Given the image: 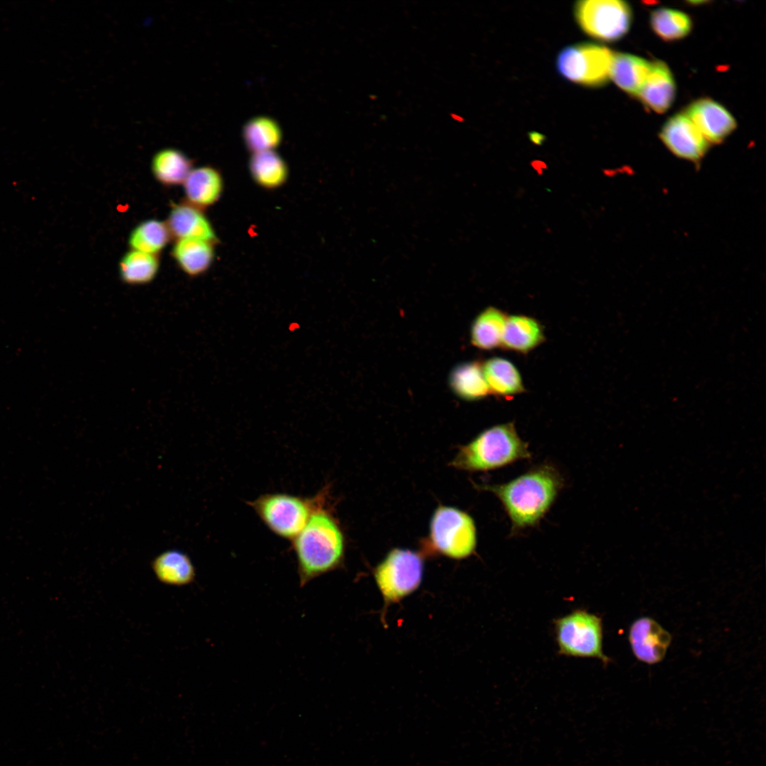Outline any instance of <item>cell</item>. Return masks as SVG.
Segmentation results:
<instances>
[{"instance_id":"cell-13","label":"cell","mask_w":766,"mask_h":766,"mask_svg":"<svg viewBox=\"0 0 766 766\" xmlns=\"http://www.w3.org/2000/svg\"><path fill=\"white\" fill-rule=\"evenodd\" d=\"M167 225L177 240L195 238L216 243V232L202 209L189 202L172 205Z\"/></svg>"},{"instance_id":"cell-28","label":"cell","mask_w":766,"mask_h":766,"mask_svg":"<svg viewBox=\"0 0 766 766\" xmlns=\"http://www.w3.org/2000/svg\"><path fill=\"white\" fill-rule=\"evenodd\" d=\"M650 25L660 38L670 41L684 38L692 29V21L688 15L667 8L653 11L650 15Z\"/></svg>"},{"instance_id":"cell-4","label":"cell","mask_w":766,"mask_h":766,"mask_svg":"<svg viewBox=\"0 0 766 766\" xmlns=\"http://www.w3.org/2000/svg\"><path fill=\"white\" fill-rule=\"evenodd\" d=\"M321 496V492L311 498L270 493L260 495L248 504L273 533L292 541L306 526Z\"/></svg>"},{"instance_id":"cell-10","label":"cell","mask_w":766,"mask_h":766,"mask_svg":"<svg viewBox=\"0 0 766 766\" xmlns=\"http://www.w3.org/2000/svg\"><path fill=\"white\" fill-rule=\"evenodd\" d=\"M660 136L675 155L696 163L704 157L709 148V142L685 114L669 118Z\"/></svg>"},{"instance_id":"cell-18","label":"cell","mask_w":766,"mask_h":766,"mask_svg":"<svg viewBox=\"0 0 766 766\" xmlns=\"http://www.w3.org/2000/svg\"><path fill=\"white\" fill-rule=\"evenodd\" d=\"M214 243L195 238L176 240L172 255L181 270L190 277L206 272L214 260Z\"/></svg>"},{"instance_id":"cell-22","label":"cell","mask_w":766,"mask_h":766,"mask_svg":"<svg viewBox=\"0 0 766 766\" xmlns=\"http://www.w3.org/2000/svg\"><path fill=\"white\" fill-rule=\"evenodd\" d=\"M249 169L254 182L266 189L282 187L289 175L286 162L274 150L252 153Z\"/></svg>"},{"instance_id":"cell-6","label":"cell","mask_w":766,"mask_h":766,"mask_svg":"<svg viewBox=\"0 0 766 766\" xmlns=\"http://www.w3.org/2000/svg\"><path fill=\"white\" fill-rule=\"evenodd\" d=\"M430 540L435 549L454 559L472 555L477 543V528L467 512L451 506H440L430 523Z\"/></svg>"},{"instance_id":"cell-15","label":"cell","mask_w":766,"mask_h":766,"mask_svg":"<svg viewBox=\"0 0 766 766\" xmlns=\"http://www.w3.org/2000/svg\"><path fill=\"white\" fill-rule=\"evenodd\" d=\"M675 84L668 66L663 62L651 63L649 74L638 96L654 111L665 112L675 97Z\"/></svg>"},{"instance_id":"cell-1","label":"cell","mask_w":766,"mask_h":766,"mask_svg":"<svg viewBox=\"0 0 766 766\" xmlns=\"http://www.w3.org/2000/svg\"><path fill=\"white\" fill-rule=\"evenodd\" d=\"M564 486L562 474L548 462L535 465L506 482L475 485L499 499L509 519L511 533L514 535L537 527Z\"/></svg>"},{"instance_id":"cell-23","label":"cell","mask_w":766,"mask_h":766,"mask_svg":"<svg viewBox=\"0 0 766 766\" xmlns=\"http://www.w3.org/2000/svg\"><path fill=\"white\" fill-rule=\"evenodd\" d=\"M151 168L160 183L175 186L184 183L192 170V161L177 149L166 148L154 155Z\"/></svg>"},{"instance_id":"cell-27","label":"cell","mask_w":766,"mask_h":766,"mask_svg":"<svg viewBox=\"0 0 766 766\" xmlns=\"http://www.w3.org/2000/svg\"><path fill=\"white\" fill-rule=\"evenodd\" d=\"M172 235L166 223L148 219L131 232L128 245L131 250L157 255L169 243Z\"/></svg>"},{"instance_id":"cell-7","label":"cell","mask_w":766,"mask_h":766,"mask_svg":"<svg viewBox=\"0 0 766 766\" xmlns=\"http://www.w3.org/2000/svg\"><path fill=\"white\" fill-rule=\"evenodd\" d=\"M613 52L607 48L593 43H579L562 50L557 58V68L567 79L574 83L599 87L611 78Z\"/></svg>"},{"instance_id":"cell-5","label":"cell","mask_w":766,"mask_h":766,"mask_svg":"<svg viewBox=\"0 0 766 766\" xmlns=\"http://www.w3.org/2000/svg\"><path fill=\"white\" fill-rule=\"evenodd\" d=\"M558 653L577 657H592L604 665L611 662L603 650L601 618L584 609H576L554 621Z\"/></svg>"},{"instance_id":"cell-19","label":"cell","mask_w":766,"mask_h":766,"mask_svg":"<svg viewBox=\"0 0 766 766\" xmlns=\"http://www.w3.org/2000/svg\"><path fill=\"white\" fill-rule=\"evenodd\" d=\"M448 383L454 394L465 401H478L490 394L482 370V362L478 360L455 365L450 372Z\"/></svg>"},{"instance_id":"cell-17","label":"cell","mask_w":766,"mask_h":766,"mask_svg":"<svg viewBox=\"0 0 766 766\" xmlns=\"http://www.w3.org/2000/svg\"><path fill=\"white\" fill-rule=\"evenodd\" d=\"M482 370L490 394L509 397L526 392L520 372L506 358L487 359L482 362Z\"/></svg>"},{"instance_id":"cell-11","label":"cell","mask_w":766,"mask_h":766,"mask_svg":"<svg viewBox=\"0 0 766 766\" xmlns=\"http://www.w3.org/2000/svg\"><path fill=\"white\" fill-rule=\"evenodd\" d=\"M628 638L635 658L648 665L660 662L672 642L671 634L648 616L640 617L631 623Z\"/></svg>"},{"instance_id":"cell-16","label":"cell","mask_w":766,"mask_h":766,"mask_svg":"<svg viewBox=\"0 0 766 766\" xmlns=\"http://www.w3.org/2000/svg\"><path fill=\"white\" fill-rule=\"evenodd\" d=\"M183 185L187 201L201 209L216 203L224 187L221 172L211 166L192 169Z\"/></svg>"},{"instance_id":"cell-24","label":"cell","mask_w":766,"mask_h":766,"mask_svg":"<svg viewBox=\"0 0 766 766\" xmlns=\"http://www.w3.org/2000/svg\"><path fill=\"white\" fill-rule=\"evenodd\" d=\"M157 578L165 584L184 585L192 582L195 571L189 557L175 550L163 552L152 562Z\"/></svg>"},{"instance_id":"cell-26","label":"cell","mask_w":766,"mask_h":766,"mask_svg":"<svg viewBox=\"0 0 766 766\" xmlns=\"http://www.w3.org/2000/svg\"><path fill=\"white\" fill-rule=\"evenodd\" d=\"M159 266L157 255L131 250L120 260L119 275L126 284H145L154 279Z\"/></svg>"},{"instance_id":"cell-2","label":"cell","mask_w":766,"mask_h":766,"mask_svg":"<svg viewBox=\"0 0 766 766\" xmlns=\"http://www.w3.org/2000/svg\"><path fill=\"white\" fill-rule=\"evenodd\" d=\"M328 488L306 526L292 540L301 587L336 568L344 555L345 540L340 526L326 506Z\"/></svg>"},{"instance_id":"cell-20","label":"cell","mask_w":766,"mask_h":766,"mask_svg":"<svg viewBox=\"0 0 766 766\" xmlns=\"http://www.w3.org/2000/svg\"><path fill=\"white\" fill-rule=\"evenodd\" d=\"M507 314L494 306H488L473 320L470 328L471 344L480 350H492L501 347Z\"/></svg>"},{"instance_id":"cell-14","label":"cell","mask_w":766,"mask_h":766,"mask_svg":"<svg viewBox=\"0 0 766 766\" xmlns=\"http://www.w3.org/2000/svg\"><path fill=\"white\" fill-rule=\"evenodd\" d=\"M545 340L543 327L536 318L523 314L507 316L501 345L503 349L527 354Z\"/></svg>"},{"instance_id":"cell-21","label":"cell","mask_w":766,"mask_h":766,"mask_svg":"<svg viewBox=\"0 0 766 766\" xmlns=\"http://www.w3.org/2000/svg\"><path fill=\"white\" fill-rule=\"evenodd\" d=\"M651 63L640 57L628 53H615L610 77L615 84L630 95H638L649 74Z\"/></svg>"},{"instance_id":"cell-8","label":"cell","mask_w":766,"mask_h":766,"mask_svg":"<svg viewBox=\"0 0 766 766\" xmlns=\"http://www.w3.org/2000/svg\"><path fill=\"white\" fill-rule=\"evenodd\" d=\"M574 16L585 33L600 40L614 41L629 30L631 10L620 0H583L574 6Z\"/></svg>"},{"instance_id":"cell-3","label":"cell","mask_w":766,"mask_h":766,"mask_svg":"<svg viewBox=\"0 0 766 766\" xmlns=\"http://www.w3.org/2000/svg\"><path fill=\"white\" fill-rule=\"evenodd\" d=\"M532 457L529 444L519 435L514 422L492 426L460 446L451 461L453 467L468 472H487Z\"/></svg>"},{"instance_id":"cell-9","label":"cell","mask_w":766,"mask_h":766,"mask_svg":"<svg viewBox=\"0 0 766 766\" xmlns=\"http://www.w3.org/2000/svg\"><path fill=\"white\" fill-rule=\"evenodd\" d=\"M423 561L410 550L394 548L377 566L374 578L386 601L395 602L418 588Z\"/></svg>"},{"instance_id":"cell-12","label":"cell","mask_w":766,"mask_h":766,"mask_svg":"<svg viewBox=\"0 0 766 766\" xmlns=\"http://www.w3.org/2000/svg\"><path fill=\"white\" fill-rule=\"evenodd\" d=\"M705 139L712 143L722 142L736 128L732 115L721 104L701 99L691 104L685 114Z\"/></svg>"},{"instance_id":"cell-25","label":"cell","mask_w":766,"mask_h":766,"mask_svg":"<svg viewBox=\"0 0 766 766\" xmlns=\"http://www.w3.org/2000/svg\"><path fill=\"white\" fill-rule=\"evenodd\" d=\"M243 136L247 148L252 153H255L274 150L281 143L282 133L274 119L257 116L245 124Z\"/></svg>"}]
</instances>
